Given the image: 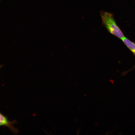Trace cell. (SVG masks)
Listing matches in <instances>:
<instances>
[{"instance_id":"obj_1","label":"cell","mask_w":135,"mask_h":135,"mask_svg":"<svg viewBox=\"0 0 135 135\" xmlns=\"http://www.w3.org/2000/svg\"><path fill=\"white\" fill-rule=\"evenodd\" d=\"M100 15L102 25L109 32L121 39L124 37L122 32L116 24L112 14L102 11Z\"/></svg>"},{"instance_id":"obj_2","label":"cell","mask_w":135,"mask_h":135,"mask_svg":"<svg viewBox=\"0 0 135 135\" xmlns=\"http://www.w3.org/2000/svg\"><path fill=\"white\" fill-rule=\"evenodd\" d=\"M16 122L15 120L11 122L9 121L6 117L0 113V126H6L13 133L17 134L18 133V129L14 126V124Z\"/></svg>"},{"instance_id":"obj_3","label":"cell","mask_w":135,"mask_h":135,"mask_svg":"<svg viewBox=\"0 0 135 135\" xmlns=\"http://www.w3.org/2000/svg\"><path fill=\"white\" fill-rule=\"evenodd\" d=\"M121 39L128 48L135 54V44L124 37Z\"/></svg>"},{"instance_id":"obj_4","label":"cell","mask_w":135,"mask_h":135,"mask_svg":"<svg viewBox=\"0 0 135 135\" xmlns=\"http://www.w3.org/2000/svg\"><path fill=\"white\" fill-rule=\"evenodd\" d=\"M3 66L2 65H0V68Z\"/></svg>"}]
</instances>
